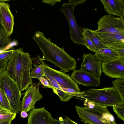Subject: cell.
<instances>
[{"mask_svg": "<svg viewBox=\"0 0 124 124\" xmlns=\"http://www.w3.org/2000/svg\"><path fill=\"white\" fill-rule=\"evenodd\" d=\"M32 38L42 52V60L52 63L65 73L75 70L76 67V60L67 53L63 48L46 38L42 32L36 31Z\"/></svg>", "mask_w": 124, "mask_h": 124, "instance_id": "1", "label": "cell"}, {"mask_svg": "<svg viewBox=\"0 0 124 124\" xmlns=\"http://www.w3.org/2000/svg\"><path fill=\"white\" fill-rule=\"evenodd\" d=\"M33 59L29 53L25 52L22 48H19L15 50L8 60L5 70L17 83L21 92L33 83L30 71Z\"/></svg>", "mask_w": 124, "mask_h": 124, "instance_id": "2", "label": "cell"}, {"mask_svg": "<svg viewBox=\"0 0 124 124\" xmlns=\"http://www.w3.org/2000/svg\"><path fill=\"white\" fill-rule=\"evenodd\" d=\"M87 99L101 106L112 107L124 104V99L117 90L113 87L101 89H89L85 91L79 92L73 95Z\"/></svg>", "mask_w": 124, "mask_h": 124, "instance_id": "3", "label": "cell"}, {"mask_svg": "<svg viewBox=\"0 0 124 124\" xmlns=\"http://www.w3.org/2000/svg\"><path fill=\"white\" fill-rule=\"evenodd\" d=\"M75 108L81 121L85 124H117L107 107L95 103L92 108L78 105Z\"/></svg>", "mask_w": 124, "mask_h": 124, "instance_id": "4", "label": "cell"}, {"mask_svg": "<svg viewBox=\"0 0 124 124\" xmlns=\"http://www.w3.org/2000/svg\"><path fill=\"white\" fill-rule=\"evenodd\" d=\"M0 88L5 93L12 109V112L18 113L21 111L22 92L17 83L5 70L0 73Z\"/></svg>", "mask_w": 124, "mask_h": 124, "instance_id": "5", "label": "cell"}, {"mask_svg": "<svg viewBox=\"0 0 124 124\" xmlns=\"http://www.w3.org/2000/svg\"><path fill=\"white\" fill-rule=\"evenodd\" d=\"M75 6L72 3H64L60 10L64 15L68 22L70 29V36L72 41L75 44L85 46L82 31L78 26L75 17Z\"/></svg>", "mask_w": 124, "mask_h": 124, "instance_id": "6", "label": "cell"}, {"mask_svg": "<svg viewBox=\"0 0 124 124\" xmlns=\"http://www.w3.org/2000/svg\"><path fill=\"white\" fill-rule=\"evenodd\" d=\"M97 24L98 28L95 31L124 35V17L105 15L100 18Z\"/></svg>", "mask_w": 124, "mask_h": 124, "instance_id": "7", "label": "cell"}, {"mask_svg": "<svg viewBox=\"0 0 124 124\" xmlns=\"http://www.w3.org/2000/svg\"><path fill=\"white\" fill-rule=\"evenodd\" d=\"M44 76H47L54 79L62 89L70 88L78 92L80 90L69 75L54 69L45 64L44 66Z\"/></svg>", "mask_w": 124, "mask_h": 124, "instance_id": "8", "label": "cell"}, {"mask_svg": "<svg viewBox=\"0 0 124 124\" xmlns=\"http://www.w3.org/2000/svg\"><path fill=\"white\" fill-rule=\"evenodd\" d=\"M40 84V82L37 84L33 83L26 90L21 101V111L27 112L35 109L36 102L43 98L42 95L39 92Z\"/></svg>", "mask_w": 124, "mask_h": 124, "instance_id": "9", "label": "cell"}, {"mask_svg": "<svg viewBox=\"0 0 124 124\" xmlns=\"http://www.w3.org/2000/svg\"><path fill=\"white\" fill-rule=\"evenodd\" d=\"M102 70L110 78L124 79V58L102 62Z\"/></svg>", "mask_w": 124, "mask_h": 124, "instance_id": "10", "label": "cell"}, {"mask_svg": "<svg viewBox=\"0 0 124 124\" xmlns=\"http://www.w3.org/2000/svg\"><path fill=\"white\" fill-rule=\"evenodd\" d=\"M83 60L80 69L93 76L100 78L102 73V62L98 59L95 55L84 54Z\"/></svg>", "mask_w": 124, "mask_h": 124, "instance_id": "11", "label": "cell"}, {"mask_svg": "<svg viewBox=\"0 0 124 124\" xmlns=\"http://www.w3.org/2000/svg\"><path fill=\"white\" fill-rule=\"evenodd\" d=\"M0 12L2 26L8 35L10 36L13 31L14 17L10 10L8 3L4 0H0Z\"/></svg>", "mask_w": 124, "mask_h": 124, "instance_id": "12", "label": "cell"}, {"mask_svg": "<svg viewBox=\"0 0 124 124\" xmlns=\"http://www.w3.org/2000/svg\"><path fill=\"white\" fill-rule=\"evenodd\" d=\"M70 77L76 84L85 86H98L100 84V78L80 69L73 70Z\"/></svg>", "mask_w": 124, "mask_h": 124, "instance_id": "13", "label": "cell"}, {"mask_svg": "<svg viewBox=\"0 0 124 124\" xmlns=\"http://www.w3.org/2000/svg\"><path fill=\"white\" fill-rule=\"evenodd\" d=\"M52 117L44 107L35 108L29 114L27 124H49Z\"/></svg>", "mask_w": 124, "mask_h": 124, "instance_id": "14", "label": "cell"}, {"mask_svg": "<svg viewBox=\"0 0 124 124\" xmlns=\"http://www.w3.org/2000/svg\"><path fill=\"white\" fill-rule=\"evenodd\" d=\"M105 11L109 15L124 17V1L122 0H101Z\"/></svg>", "mask_w": 124, "mask_h": 124, "instance_id": "15", "label": "cell"}, {"mask_svg": "<svg viewBox=\"0 0 124 124\" xmlns=\"http://www.w3.org/2000/svg\"><path fill=\"white\" fill-rule=\"evenodd\" d=\"M103 44L106 46L124 44V35L103 31H96Z\"/></svg>", "mask_w": 124, "mask_h": 124, "instance_id": "16", "label": "cell"}, {"mask_svg": "<svg viewBox=\"0 0 124 124\" xmlns=\"http://www.w3.org/2000/svg\"><path fill=\"white\" fill-rule=\"evenodd\" d=\"M94 53L96 57L101 62L112 60L119 57L114 49L109 47L101 48Z\"/></svg>", "mask_w": 124, "mask_h": 124, "instance_id": "17", "label": "cell"}, {"mask_svg": "<svg viewBox=\"0 0 124 124\" xmlns=\"http://www.w3.org/2000/svg\"><path fill=\"white\" fill-rule=\"evenodd\" d=\"M48 80L53 92L58 96L60 100L63 102L68 101L73 96L64 91L56 81L52 78L47 76H45Z\"/></svg>", "mask_w": 124, "mask_h": 124, "instance_id": "18", "label": "cell"}, {"mask_svg": "<svg viewBox=\"0 0 124 124\" xmlns=\"http://www.w3.org/2000/svg\"><path fill=\"white\" fill-rule=\"evenodd\" d=\"M46 63L44 60H42L39 55L37 57L34 59V68H32L30 72L31 77L32 79H39L44 76V66Z\"/></svg>", "mask_w": 124, "mask_h": 124, "instance_id": "19", "label": "cell"}, {"mask_svg": "<svg viewBox=\"0 0 124 124\" xmlns=\"http://www.w3.org/2000/svg\"><path fill=\"white\" fill-rule=\"evenodd\" d=\"M83 33L86 35L90 39L95 46L96 51L106 47L94 30L84 27L81 29Z\"/></svg>", "mask_w": 124, "mask_h": 124, "instance_id": "20", "label": "cell"}, {"mask_svg": "<svg viewBox=\"0 0 124 124\" xmlns=\"http://www.w3.org/2000/svg\"><path fill=\"white\" fill-rule=\"evenodd\" d=\"M12 42L11 38L8 35L3 26L0 24V48L6 47Z\"/></svg>", "mask_w": 124, "mask_h": 124, "instance_id": "21", "label": "cell"}, {"mask_svg": "<svg viewBox=\"0 0 124 124\" xmlns=\"http://www.w3.org/2000/svg\"><path fill=\"white\" fill-rule=\"evenodd\" d=\"M16 114L0 108V123L13 120Z\"/></svg>", "mask_w": 124, "mask_h": 124, "instance_id": "22", "label": "cell"}, {"mask_svg": "<svg viewBox=\"0 0 124 124\" xmlns=\"http://www.w3.org/2000/svg\"><path fill=\"white\" fill-rule=\"evenodd\" d=\"M15 50L12 43L6 47L0 48V60L9 58Z\"/></svg>", "mask_w": 124, "mask_h": 124, "instance_id": "23", "label": "cell"}, {"mask_svg": "<svg viewBox=\"0 0 124 124\" xmlns=\"http://www.w3.org/2000/svg\"><path fill=\"white\" fill-rule=\"evenodd\" d=\"M0 108L12 112V109L5 93L0 88Z\"/></svg>", "mask_w": 124, "mask_h": 124, "instance_id": "24", "label": "cell"}, {"mask_svg": "<svg viewBox=\"0 0 124 124\" xmlns=\"http://www.w3.org/2000/svg\"><path fill=\"white\" fill-rule=\"evenodd\" d=\"M113 87L118 92L124 99V79L117 78L112 81Z\"/></svg>", "mask_w": 124, "mask_h": 124, "instance_id": "25", "label": "cell"}, {"mask_svg": "<svg viewBox=\"0 0 124 124\" xmlns=\"http://www.w3.org/2000/svg\"><path fill=\"white\" fill-rule=\"evenodd\" d=\"M49 124H78L76 123L69 117L66 116L63 119L62 117L59 118L57 120L52 117Z\"/></svg>", "mask_w": 124, "mask_h": 124, "instance_id": "26", "label": "cell"}, {"mask_svg": "<svg viewBox=\"0 0 124 124\" xmlns=\"http://www.w3.org/2000/svg\"><path fill=\"white\" fill-rule=\"evenodd\" d=\"M113 111L119 118L124 121V104L120 105L113 107Z\"/></svg>", "mask_w": 124, "mask_h": 124, "instance_id": "27", "label": "cell"}, {"mask_svg": "<svg viewBox=\"0 0 124 124\" xmlns=\"http://www.w3.org/2000/svg\"><path fill=\"white\" fill-rule=\"evenodd\" d=\"M113 48L120 58H124V44H116L109 46Z\"/></svg>", "mask_w": 124, "mask_h": 124, "instance_id": "28", "label": "cell"}, {"mask_svg": "<svg viewBox=\"0 0 124 124\" xmlns=\"http://www.w3.org/2000/svg\"><path fill=\"white\" fill-rule=\"evenodd\" d=\"M84 42L85 46L88 49H89L94 52L96 51V50L89 38L85 35L83 33Z\"/></svg>", "mask_w": 124, "mask_h": 124, "instance_id": "29", "label": "cell"}, {"mask_svg": "<svg viewBox=\"0 0 124 124\" xmlns=\"http://www.w3.org/2000/svg\"><path fill=\"white\" fill-rule=\"evenodd\" d=\"M39 80L40 82L44 87L51 89L52 86L47 79L43 77L41 78Z\"/></svg>", "mask_w": 124, "mask_h": 124, "instance_id": "30", "label": "cell"}, {"mask_svg": "<svg viewBox=\"0 0 124 124\" xmlns=\"http://www.w3.org/2000/svg\"><path fill=\"white\" fill-rule=\"evenodd\" d=\"M86 1V0H69V3L74 4L75 6L82 4Z\"/></svg>", "mask_w": 124, "mask_h": 124, "instance_id": "31", "label": "cell"}, {"mask_svg": "<svg viewBox=\"0 0 124 124\" xmlns=\"http://www.w3.org/2000/svg\"><path fill=\"white\" fill-rule=\"evenodd\" d=\"M61 0H43L42 2L45 3L50 4L52 6L55 5L57 2H60Z\"/></svg>", "mask_w": 124, "mask_h": 124, "instance_id": "32", "label": "cell"}, {"mask_svg": "<svg viewBox=\"0 0 124 124\" xmlns=\"http://www.w3.org/2000/svg\"><path fill=\"white\" fill-rule=\"evenodd\" d=\"M20 115L21 117L25 118L28 116V114L27 112L24 111H21Z\"/></svg>", "mask_w": 124, "mask_h": 124, "instance_id": "33", "label": "cell"}, {"mask_svg": "<svg viewBox=\"0 0 124 124\" xmlns=\"http://www.w3.org/2000/svg\"><path fill=\"white\" fill-rule=\"evenodd\" d=\"M12 120H10L6 122L0 123V124H11Z\"/></svg>", "mask_w": 124, "mask_h": 124, "instance_id": "34", "label": "cell"}, {"mask_svg": "<svg viewBox=\"0 0 124 124\" xmlns=\"http://www.w3.org/2000/svg\"><path fill=\"white\" fill-rule=\"evenodd\" d=\"M0 24L1 25H2V22L1 19V15L0 12Z\"/></svg>", "mask_w": 124, "mask_h": 124, "instance_id": "35", "label": "cell"}, {"mask_svg": "<svg viewBox=\"0 0 124 124\" xmlns=\"http://www.w3.org/2000/svg\"></svg>", "mask_w": 124, "mask_h": 124, "instance_id": "36", "label": "cell"}]
</instances>
